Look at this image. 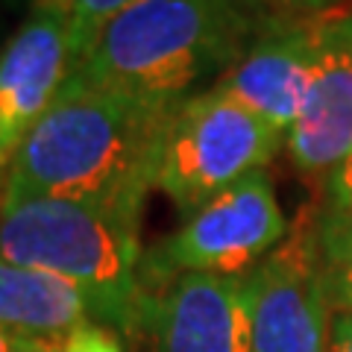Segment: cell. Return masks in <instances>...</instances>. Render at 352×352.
I'll return each instance as SVG.
<instances>
[{
	"label": "cell",
	"mask_w": 352,
	"mask_h": 352,
	"mask_svg": "<svg viewBox=\"0 0 352 352\" xmlns=\"http://www.w3.org/2000/svg\"><path fill=\"white\" fill-rule=\"evenodd\" d=\"M179 103L100 88L71 74L18 147L0 200L53 197L138 226L159 182L164 138Z\"/></svg>",
	"instance_id": "cell-1"
},
{
	"label": "cell",
	"mask_w": 352,
	"mask_h": 352,
	"mask_svg": "<svg viewBox=\"0 0 352 352\" xmlns=\"http://www.w3.org/2000/svg\"><path fill=\"white\" fill-rule=\"evenodd\" d=\"M270 21L258 0H141L112 21L74 74L100 88L182 103L244 59Z\"/></svg>",
	"instance_id": "cell-2"
},
{
	"label": "cell",
	"mask_w": 352,
	"mask_h": 352,
	"mask_svg": "<svg viewBox=\"0 0 352 352\" xmlns=\"http://www.w3.org/2000/svg\"><path fill=\"white\" fill-rule=\"evenodd\" d=\"M0 258L76 285L94 320L135 338L144 326L138 226L94 206L24 197L0 200Z\"/></svg>",
	"instance_id": "cell-3"
},
{
	"label": "cell",
	"mask_w": 352,
	"mask_h": 352,
	"mask_svg": "<svg viewBox=\"0 0 352 352\" xmlns=\"http://www.w3.org/2000/svg\"><path fill=\"white\" fill-rule=\"evenodd\" d=\"M282 138L279 129L212 85L176 106L156 188L188 217L229 185L264 170Z\"/></svg>",
	"instance_id": "cell-4"
},
{
	"label": "cell",
	"mask_w": 352,
	"mask_h": 352,
	"mask_svg": "<svg viewBox=\"0 0 352 352\" xmlns=\"http://www.w3.org/2000/svg\"><path fill=\"white\" fill-rule=\"evenodd\" d=\"M288 229L267 173H250L188 214L141 258L144 294L185 273L247 276L288 238Z\"/></svg>",
	"instance_id": "cell-5"
},
{
	"label": "cell",
	"mask_w": 352,
	"mask_h": 352,
	"mask_svg": "<svg viewBox=\"0 0 352 352\" xmlns=\"http://www.w3.org/2000/svg\"><path fill=\"white\" fill-rule=\"evenodd\" d=\"M252 352H329L332 302L326 296L317 220L288 229V238L247 273Z\"/></svg>",
	"instance_id": "cell-6"
},
{
	"label": "cell",
	"mask_w": 352,
	"mask_h": 352,
	"mask_svg": "<svg viewBox=\"0 0 352 352\" xmlns=\"http://www.w3.org/2000/svg\"><path fill=\"white\" fill-rule=\"evenodd\" d=\"M74 71L65 15H32L0 50V188L18 147L41 120Z\"/></svg>",
	"instance_id": "cell-7"
},
{
	"label": "cell",
	"mask_w": 352,
	"mask_h": 352,
	"mask_svg": "<svg viewBox=\"0 0 352 352\" xmlns=\"http://www.w3.org/2000/svg\"><path fill=\"white\" fill-rule=\"evenodd\" d=\"M156 352H252L247 276L185 273L147 296Z\"/></svg>",
	"instance_id": "cell-8"
},
{
	"label": "cell",
	"mask_w": 352,
	"mask_h": 352,
	"mask_svg": "<svg viewBox=\"0 0 352 352\" xmlns=\"http://www.w3.org/2000/svg\"><path fill=\"white\" fill-rule=\"evenodd\" d=\"M311 91L288 132V153L302 173L329 176L352 156V15L311 21Z\"/></svg>",
	"instance_id": "cell-9"
},
{
	"label": "cell",
	"mask_w": 352,
	"mask_h": 352,
	"mask_svg": "<svg viewBox=\"0 0 352 352\" xmlns=\"http://www.w3.org/2000/svg\"><path fill=\"white\" fill-rule=\"evenodd\" d=\"M314 76V38L308 24L264 27L256 44L235 68L220 76V88L258 115L264 124L279 129L285 138L300 120Z\"/></svg>",
	"instance_id": "cell-10"
},
{
	"label": "cell",
	"mask_w": 352,
	"mask_h": 352,
	"mask_svg": "<svg viewBox=\"0 0 352 352\" xmlns=\"http://www.w3.org/2000/svg\"><path fill=\"white\" fill-rule=\"evenodd\" d=\"M88 320H94V308L76 285L53 273L0 258V326L3 329L62 344L76 326Z\"/></svg>",
	"instance_id": "cell-11"
},
{
	"label": "cell",
	"mask_w": 352,
	"mask_h": 352,
	"mask_svg": "<svg viewBox=\"0 0 352 352\" xmlns=\"http://www.w3.org/2000/svg\"><path fill=\"white\" fill-rule=\"evenodd\" d=\"M317 252L326 296L338 311H352V212H326L317 217Z\"/></svg>",
	"instance_id": "cell-12"
},
{
	"label": "cell",
	"mask_w": 352,
	"mask_h": 352,
	"mask_svg": "<svg viewBox=\"0 0 352 352\" xmlns=\"http://www.w3.org/2000/svg\"><path fill=\"white\" fill-rule=\"evenodd\" d=\"M135 3H141V0H68V6H65V30H68L74 71L85 62L97 38L103 36V30Z\"/></svg>",
	"instance_id": "cell-13"
},
{
	"label": "cell",
	"mask_w": 352,
	"mask_h": 352,
	"mask_svg": "<svg viewBox=\"0 0 352 352\" xmlns=\"http://www.w3.org/2000/svg\"><path fill=\"white\" fill-rule=\"evenodd\" d=\"M59 352H124V346H120V335L115 329L88 320L62 340Z\"/></svg>",
	"instance_id": "cell-14"
},
{
	"label": "cell",
	"mask_w": 352,
	"mask_h": 352,
	"mask_svg": "<svg viewBox=\"0 0 352 352\" xmlns=\"http://www.w3.org/2000/svg\"><path fill=\"white\" fill-rule=\"evenodd\" d=\"M326 208L352 212V156H346L326 176Z\"/></svg>",
	"instance_id": "cell-15"
},
{
	"label": "cell",
	"mask_w": 352,
	"mask_h": 352,
	"mask_svg": "<svg viewBox=\"0 0 352 352\" xmlns=\"http://www.w3.org/2000/svg\"><path fill=\"white\" fill-rule=\"evenodd\" d=\"M62 344H50V340H38V338H27L18 332L0 326V352H59Z\"/></svg>",
	"instance_id": "cell-16"
},
{
	"label": "cell",
	"mask_w": 352,
	"mask_h": 352,
	"mask_svg": "<svg viewBox=\"0 0 352 352\" xmlns=\"http://www.w3.org/2000/svg\"><path fill=\"white\" fill-rule=\"evenodd\" d=\"M329 352H352V311H338L332 317Z\"/></svg>",
	"instance_id": "cell-17"
},
{
	"label": "cell",
	"mask_w": 352,
	"mask_h": 352,
	"mask_svg": "<svg viewBox=\"0 0 352 352\" xmlns=\"http://www.w3.org/2000/svg\"><path fill=\"white\" fill-rule=\"evenodd\" d=\"M65 6H68V0H36V9H53V12H62V15H65Z\"/></svg>",
	"instance_id": "cell-18"
},
{
	"label": "cell",
	"mask_w": 352,
	"mask_h": 352,
	"mask_svg": "<svg viewBox=\"0 0 352 352\" xmlns=\"http://www.w3.org/2000/svg\"><path fill=\"white\" fill-rule=\"evenodd\" d=\"M294 3H300V6H311V9H317V6H326V3H332V0H294Z\"/></svg>",
	"instance_id": "cell-19"
},
{
	"label": "cell",
	"mask_w": 352,
	"mask_h": 352,
	"mask_svg": "<svg viewBox=\"0 0 352 352\" xmlns=\"http://www.w3.org/2000/svg\"><path fill=\"white\" fill-rule=\"evenodd\" d=\"M9 3H15V0H9Z\"/></svg>",
	"instance_id": "cell-20"
}]
</instances>
